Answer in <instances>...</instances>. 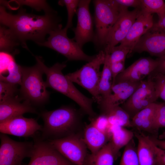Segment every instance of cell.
<instances>
[{
    "mask_svg": "<svg viewBox=\"0 0 165 165\" xmlns=\"http://www.w3.org/2000/svg\"><path fill=\"white\" fill-rule=\"evenodd\" d=\"M61 21L55 11L38 15L28 13L25 9L21 8L13 14L7 12L4 6H0L1 25L9 29L22 47L27 50V40L33 41L38 45L44 42L47 35L62 27Z\"/></svg>",
    "mask_w": 165,
    "mask_h": 165,
    "instance_id": "1",
    "label": "cell"
},
{
    "mask_svg": "<svg viewBox=\"0 0 165 165\" xmlns=\"http://www.w3.org/2000/svg\"><path fill=\"white\" fill-rule=\"evenodd\" d=\"M35 57L36 63L46 75L45 82L47 87H50L73 100L91 117L94 118L96 114L92 108V104L94 101L93 99L82 94L63 74L62 71L66 66L65 63H57L48 67L45 64L41 57L35 56Z\"/></svg>",
    "mask_w": 165,
    "mask_h": 165,
    "instance_id": "2",
    "label": "cell"
},
{
    "mask_svg": "<svg viewBox=\"0 0 165 165\" xmlns=\"http://www.w3.org/2000/svg\"><path fill=\"white\" fill-rule=\"evenodd\" d=\"M40 116L44 122L41 131L42 138L47 140L69 135L68 134L79 119L76 110L69 106H62L51 111H43Z\"/></svg>",
    "mask_w": 165,
    "mask_h": 165,
    "instance_id": "3",
    "label": "cell"
},
{
    "mask_svg": "<svg viewBox=\"0 0 165 165\" xmlns=\"http://www.w3.org/2000/svg\"><path fill=\"white\" fill-rule=\"evenodd\" d=\"M22 77L19 90L22 98L32 105L47 102L50 93L42 79L43 72L38 64L32 67L22 66Z\"/></svg>",
    "mask_w": 165,
    "mask_h": 165,
    "instance_id": "4",
    "label": "cell"
},
{
    "mask_svg": "<svg viewBox=\"0 0 165 165\" xmlns=\"http://www.w3.org/2000/svg\"><path fill=\"white\" fill-rule=\"evenodd\" d=\"M95 31L93 41L98 48H104L108 35L119 15L121 6L116 0H95Z\"/></svg>",
    "mask_w": 165,
    "mask_h": 165,
    "instance_id": "5",
    "label": "cell"
},
{
    "mask_svg": "<svg viewBox=\"0 0 165 165\" xmlns=\"http://www.w3.org/2000/svg\"><path fill=\"white\" fill-rule=\"evenodd\" d=\"M106 54L100 50L91 61L79 69L66 75L72 82H75L87 90L92 95V99L98 104L101 98L98 91L101 72L100 68L105 63Z\"/></svg>",
    "mask_w": 165,
    "mask_h": 165,
    "instance_id": "6",
    "label": "cell"
},
{
    "mask_svg": "<svg viewBox=\"0 0 165 165\" xmlns=\"http://www.w3.org/2000/svg\"><path fill=\"white\" fill-rule=\"evenodd\" d=\"M67 30L62 27L51 31L44 42L38 45L52 49L65 56L69 61H83L88 62L92 60L95 55L85 54L82 49L73 38L67 35Z\"/></svg>",
    "mask_w": 165,
    "mask_h": 165,
    "instance_id": "7",
    "label": "cell"
},
{
    "mask_svg": "<svg viewBox=\"0 0 165 165\" xmlns=\"http://www.w3.org/2000/svg\"><path fill=\"white\" fill-rule=\"evenodd\" d=\"M159 98L154 82L149 75L146 80L141 81L135 91L121 107L131 119L139 111L156 102Z\"/></svg>",
    "mask_w": 165,
    "mask_h": 165,
    "instance_id": "8",
    "label": "cell"
},
{
    "mask_svg": "<svg viewBox=\"0 0 165 165\" xmlns=\"http://www.w3.org/2000/svg\"><path fill=\"white\" fill-rule=\"evenodd\" d=\"M0 165H20L23 160L31 157L34 142L18 141L1 133Z\"/></svg>",
    "mask_w": 165,
    "mask_h": 165,
    "instance_id": "9",
    "label": "cell"
},
{
    "mask_svg": "<svg viewBox=\"0 0 165 165\" xmlns=\"http://www.w3.org/2000/svg\"><path fill=\"white\" fill-rule=\"evenodd\" d=\"M48 141L62 155L75 165H84L87 155V146L79 137L70 134Z\"/></svg>",
    "mask_w": 165,
    "mask_h": 165,
    "instance_id": "10",
    "label": "cell"
},
{
    "mask_svg": "<svg viewBox=\"0 0 165 165\" xmlns=\"http://www.w3.org/2000/svg\"><path fill=\"white\" fill-rule=\"evenodd\" d=\"M121 6L119 17L108 35L104 47L106 54H109L112 49L126 37L141 9H135L130 11L128 8Z\"/></svg>",
    "mask_w": 165,
    "mask_h": 165,
    "instance_id": "11",
    "label": "cell"
},
{
    "mask_svg": "<svg viewBox=\"0 0 165 165\" xmlns=\"http://www.w3.org/2000/svg\"><path fill=\"white\" fill-rule=\"evenodd\" d=\"M28 165H75L66 159L47 140L35 139Z\"/></svg>",
    "mask_w": 165,
    "mask_h": 165,
    "instance_id": "12",
    "label": "cell"
},
{
    "mask_svg": "<svg viewBox=\"0 0 165 165\" xmlns=\"http://www.w3.org/2000/svg\"><path fill=\"white\" fill-rule=\"evenodd\" d=\"M143 52L158 58L165 54V31L156 23L140 38L132 53Z\"/></svg>",
    "mask_w": 165,
    "mask_h": 165,
    "instance_id": "13",
    "label": "cell"
},
{
    "mask_svg": "<svg viewBox=\"0 0 165 165\" xmlns=\"http://www.w3.org/2000/svg\"><path fill=\"white\" fill-rule=\"evenodd\" d=\"M91 0H79L76 14L77 23L73 29L75 34L73 39L81 48L86 43L94 41V33L93 19L89 10Z\"/></svg>",
    "mask_w": 165,
    "mask_h": 165,
    "instance_id": "14",
    "label": "cell"
},
{
    "mask_svg": "<svg viewBox=\"0 0 165 165\" xmlns=\"http://www.w3.org/2000/svg\"><path fill=\"white\" fill-rule=\"evenodd\" d=\"M42 127L33 118L25 117L23 115L17 116L0 123L1 133L18 137H33Z\"/></svg>",
    "mask_w": 165,
    "mask_h": 165,
    "instance_id": "15",
    "label": "cell"
},
{
    "mask_svg": "<svg viewBox=\"0 0 165 165\" xmlns=\"http://www.w3.org/2000/svg\"><path fill=\"white\" fill-rule=\"evenodd\" d=\"M158 63L157 59L141 58L119 74L116 78L114 84L126 81L139 82L144 80L154 71Z\"/></svg>",
    "mask_w": 165,
    "mask_h": 165,
    "instance_id": "16",
    "label": "cell"
},
{
    "mask_svg": "<svg viewBox=\"0 0 165 165\" xmlns=\"http://www.w3.org/2000/svg\"><path fill=\"white\" fill-rule=\"evenodd\" d=\"M154 24L152 14L141 9L127 34L120 43L119 46L129 50V55L131 54L140 38L152 27Z\"/></svg>",
    "mask_w": 165,
    "mask_h": 165,
    "instance_id": "17",
    "label": "cell"
},
{
    "mask_svg": "<svg viewBox=\"0 0 165 165\" xmlns=\"http://www.w3.org/2000/svg\"><path fill=\"white\" fill-rule=\"evenodd\" d=\"M140 82L126 81L112 85L110 96L107 100L98 104L101 111L123 104L133 94Z\"/></svg>",
    "mask_w": 165,
    "mask_h": 165,
    "instance_id": "18",
    "label": "cell"
},
{
    "mask_svg": "<svg viewBox=\"0 0 165 165\" xmlns=\"http://www.w3.org/2000/svg\"><path fill=\"white\" fill-rule=\"evenodd\" d=\"M18 96L0 102V123L26 113H36L35 108L28 101Z\"/></svg>",
    "mask_w": 165,
    "mask_h": 165,
    "instance_id": "19",
    "label": "cell"
},
{
    "mask_svg": "<svg viewBox=\"0 0 165 165\" xmlns=\"http://www.w3.org/2000/svg\"><path fill=\"white\" fill-rule=\"evenodd\" d=\"M22 77V66L16 63L14 55L0 51V81L20 85Z\"/></svg>",
    "mask_w": 165,
    "mask_h": 165,
    "instance_id": "20",
    "label": "cell"
},
{
    "mask_svg": "<svg viewBox=\"0 0 165 165\" xmlns=\"http://www.w3.org/2000/svg\"><path fill=\"white\" fill-rule=\"evenodd\" d=\"M158 103H153L137 113L131 119L132 127L148 132H156L155 118Z\"/></svg>",
    "mask_w": 165,
    "mask_h": 165,
    "instance_id": "21",
    "label": "cell"
},
{
    "mask_svg": "<svg viewBox=\"0 0 165 165\" xmlns=\"http://www.w3.org/2000/svg\"><path fill=\"white\" fill-rule=\"evenodd\" d=\"M138 140L137 152L140 165H156L154 143L150 137L136 133Z\"/></svg>",
    "mask_w": 165,
    "mask_h": 165,
    "instance_id": "22",
    "label": "cell"
},
{
    "mask_svg": "<svg viewBox=\"0 0 165 165\" xmlns=\"http://www.w3.org/2000/svg\"><path fill=\"white\" fill-rule=\"evenodd\" d=\"M108 133L102 132L92 123L86 128L83 140L91 153H95L101 149L111 139Z\"/></svg>",
    "mask_w": 165,
    "mask_h": 165,
    "instance_id": "23",
    "label": "cell"
},
{
    "mask_svg": "<svg viewBox=\"0 0 165 165\" xmlns=\"http://www.w3.org/2000/svg\"><path fill=\"white\" fill-rule=\"evenodd\" d=\"M118 155L110 141L97 152L87 154L84 165H113Z\"/></svg>",
    "mask_w": 165,
    "mask_h": 165,
    "instance_id": "24",
    "label": "cell"
},
{
    "mask_svg": "<svg viewBox=\"0 0 165 165\" xmlns=\"http://www.w3.org/2000/svg\"><path fill=\"white\" fill-rule=\"evenodd\" d=\"M108 131L111 134V142L115 152L125 146L133 139V133L124 127L117 124L109 125Z\"/></svg>",
    "mask_w": 165,
    "mask_h": 165,
    "instance_id": "25",
    "label": "cell"
},
{
    "mask_svg": "<svg viewBox=\"0 0 165 165\" xmlns=\"http://www.w3.org/2000/svg\"><path fill=\"white\" fill-rule=\"evenodd\" d=\"M1 6L11 10H16L20 6L25 5L29 6L38 11L43 10L45 13L54 11L44 0H11L9 1L0 0Z\"/></svg>",
    "mask_w": 165,
    "mask_h": 165,
    "instance_id": "26",
    "label": "cell"
},
{
    "mask_svg": "<svg viewBox=\"0 0 165 165\" xmlns=\"http://www.w3.org/2000/svg\"><path fill=\"white\" fill-rule=\"evenodd\" d=\"M21 44L13 32L7 27L0 26V51L10 53L14 55L19 53L17 48Z\"/></svg>",
    "mask_w": 165,
    "mask_h": 165,
    "instance_id": "27",
    "label": "cell"
},
{
    "mask_svg": "<svg viewBox=\"0 0 165 165\" xmlns=\"http://www.w3.org/2000/svg\"><path fill=\"white\" fill-rule=\"evenodd\" d=\"M103 65L98 88L99 94L101 98L99 103L107 100L112 93V80L108 54H106L105 61Z\"/></svg>",
    "mask_w": 165,
    "mask_h": 165,
    "instance_id": "28",
    "label": "cell"
},
{
    "mask_svg": "<svg viewBox=\"0 0 165 165\" xmlns=\"http://www.w3.org/2000/svg\"><path fill=\"white\" fill-rule=\"evenodd\" d=\"M107 117L109 125L117 124L123 127H132L128 114L121 107L117 106L101 112Z\"/></svg>",
    "mask_w": 165,
    "mask_h": 165,
    "instance_id": "29",
    "label": "cell"
},
{
    "mask_svg": "<svg viewBox=\"0 0 165 165\" xmlns=\"http://www.w3.org/2000/svg\"><path fill=\"white\" fill-rule=\"evenodd\" d=\"M119 165H140L133 139L125 146Z\"/></svg>",
    "mask_w": 165,
    "mask_h": 165,
    "instance_id": "30",
    "label": "cell"
},
{
    "mask_svg": "<svg viewBox=\"0 0 165 165\" xmlns=\"http://www.w3.org/2000/svg\"><path fill=\"white\" fill-rule=\"evenodd\" d=\"M141 9L147 13H156L158 16L165 14V2L163 0H141Z\"/></svg>",
    "mask_w": 165,
    "mask_h": 165,
    "instance_id": "31",
    "label": "cell"
},
{
    "mask_svg": "<svg viewBox=\"0 0 165 165\" xmlns=\"http://www.w3.org/2000/svg\"><path fill=\"white\" fill-rule=\"evenodd\" d=\"M79 0H61L59 1L58 4L61 6H65L68 13L67 22L64 29L68 30L72 26L73 17L78 9Z\"/></svg>",
    "mask_w": 165,
    "mask_h": 165,
    "instance_id": "32",
    "label": "cell"
},
{
    "mask_svg": "<svg viewBox=\"0 0 165 165\" xmlns=\"http://www.w3.org/2000/svg\"><path fill=\"white\" fill-rule=\"evenodd\" d=\"M17 85L0 81V102L18 96Z\"/></svg>",
    "mask_w": 165,
    "mask_h": 165,
    "instance_id": "33",
    "label": "cell"
},
{
    "mask_svg": "<svg viewBox=\"0 0 165 165\" xmlns=\"http://www.w3.org/2000/svg\"><path fill=\"white\" fill-rule=\"evenodd\" d=\"M130 50L128 49L120 46H116L111 50L108 56V58L110 64L125 61L127 56L129 55Z\"/></svg>",
    "mask_w": 165,
    "mask_h": 165,
    "instance_id": "34",
    "label": "cell"
},
{
    "mask_svg": "<svg viewBox=\"0 0 165 165\" xmlns=\"http://www.w3.org/2000/svg\"><path fill=\"white\" fill-rule=\"evenodd\" d=\"M149 75L154 82L159 97L165 101V74L154 71Z\"/></svg>",
    "mask_w": 165,
    "mask_h": 165,
    "instance_id": "35",
    "label": "cell"
},
{
    "mask_svg": "<svg viewBox=\"0 0 165 165\" xmlns=\"http://www.w3.org/2000/svg\"><path fill=\"white\" fill-rule=\"evenodd\" d=\"M155 127L156 131L165 128V103H158L155 118Z\"/></svg>",
    "mask_w": 165,
    "mask_h": 165,
    "instance_id": "36",
    "label": "cell"
},
{
    "mask_svg": "<svg viewBox=\"0 0 165 165\" xmlns=\"http://www.w3.org/2000/svg\"><path fill=\"white\" fill-rule=\"evenodd\" d=\"M91 123L99 130L109 133L108 129L109 124L108 118L105 115L101 114L94 118Z\"/></svg>",
    "mask_w": 165,
    "mask_h": 165,
    "instance_id": "37",
    "label": "cell"
},
{
    "mask_svg": "<svg viewBox=\"0 0 165 165\" xmlns=\"http://www.w3.org/2000/svg\"><path fill=\"white\" fill-rule=\"evenodd\" d=\"M125 61H121L110 63V68L112 80V86L114 84L117 76L125 69Z\"/></svg>",
    "mask_w": 165,
    "mask_h": 165,
    "instance_id": "38",
    "label": "cell"
},
{
    "mask_svg": "<svg viewBox=\"0 0 165 165\" xmlns=\"http://www.w3.org/2000/svg\"><path fill=\"white\" fill-rule=\"evenodd\" d=\"M153 146L156 155V165H165V150L154 143Z\"/></svg>",
    "mask_w": 165,
    "mask_h": 165,
    "instance_id": "39",
    "label": "cell"
},
{
    "mask_svg": "<svg viewBox=\"0 0 165 165\" xmlns=\"http://www.w3.org/2000/svg\"><path fill=\"white\" fill-rule=\"evenodd\" d=\"M120 5L126 7H133L135 9L141 8V0H116Z\"/></svg>",
    "mask_w": 165,
    "mask_h": 165,
    "instance_id": "40",
    "label": "cell"
},
{
    "mask_svg": "<svg viewBox=\"0 0 165 165\" xmlns=\"http://www.w3.org/2000/svg\"><path fill=\"white\" fill-rule=\"evenodd\" d=\"M158 65L154 72L165 74V54L162 57L158 58Z\"/></svg>",
    "mask_w": 165,
    "mask_h": 165,
    "instance_id": "41",
    "label": "cell"
},
{
    "mask_svg": "<svg viewBox=\"0 0 165 165\" xmlns=\"http://www.w3.org/2000/svg\"><path fill=\"white\" fill-rule=\"evenodd\" d=\"M150 138L153 143L159 148L165 150V140H161L158 138L152 137Z\"/></svg>",
    "mask_w": 165,
    "mask_h": 165,
    "instance_id": "42",
    "label": "cell"
},
{
    "mask_svg": "<svg viewBox=\"0 0 165 165\" xmlns=\"http://www.w3.org/2000/svg\"><path fill=\"white\" fill-rule=\"evenodd\" d=\"M157 24L165 31V14L158 16Z\"/></svg>",
    "mask_w": 165,
    "mask_h": 165,
    "instance_id": "43",
    "label": "cell"
},
{
    "mask_svg": "<svg viewBox=\"0 0 165 165\" xmlns=\"http://www.w3.org/2000/svg\"><path fill=\"white\" fill-rule=\"evenodd\" d=\"M158 138L160 139L165 140V131L163 132L161 134H160Z\"/></svg>",
    "mask_w": 165,
    "mask_h": 165,
    "instance_id": "44",
    "label": "cell"
}]
</instances>
